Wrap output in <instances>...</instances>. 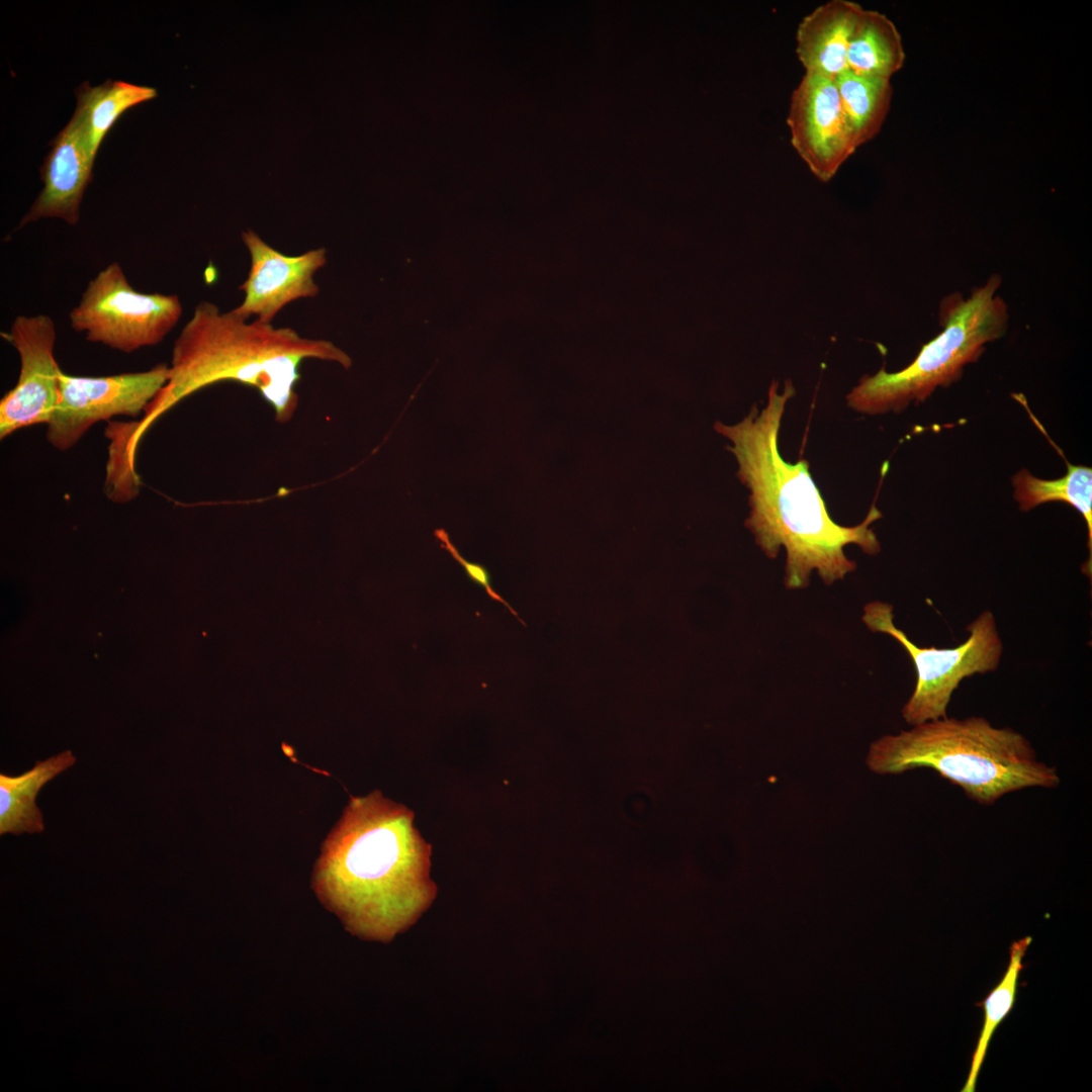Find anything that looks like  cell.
I'll list each match as a JSON object with an SVG mask.
<instances>
[{
	"instance_id": "7",
	"label": "cell",
	"mask_w": 1092,
	"mask_h": 1092,
	"mask_svg": "<svg viewBox=\"0 0 1092 1092\" xmlns=\"http://www.w3.org/2000/svg\"><path fill=\"white\" fill-rule=\"evenodd\" d=\"M182 311L178 295L136 291L114 262L89 281L69 321L87 341L131 353L160 344Z\"/></svg>"
},
{
	"instance_id": "20",
	"label": "cell",
	"mask_w": 1092,
	"mask_h": 1092,
	"mask_svg": "<svg viewBox=\"0 0 1092 1092\" xmlns=\"http://www.w3.org/2000/svg\"><path fill=\"white\" fill-rule=\"evenodd\" d=\"M436 538L441 542V547L447 550L450 555L464 568L469 580L475 584L484 588L486 594L494 601L499 602L510 610V612L518 617L517 612L507 603L491 586V577L487 568L479 563H474L466 560L450 541L448 533L444 529H437L434 532Z\"/></svg>"
},
{
	"instance_id": "15",
	"label": "cell",
	"mask_w": 1092,
	"mask_h": 1092,
	"mask_svg": "<svg viewBox=\"0 0 1092 1092\" xmlns=\"http://www.w3.org/2000/svg\"><path fill=\"white\" fill-rule=\"evenodd\" d=\"M1038 429L1057 449L1067 465L1066 475L1057 479H1041L1022 468L1012 477L1014 498L1023 512L1050 502H1064L1073 506L1083 516L1088 530L1089 558L1083 564L1082 571L1091 578L1092 573V469L1088 466L1070 463L1063 451L1050 439L1037 419L1028 412Z\"/></svg>"
},
{
	"instance_id": "12",
	"label": "cell",
	"mask_w": 1092,
	"mask_h": 1092,
	"mask_svg": "<svg viewBox=\"0 0 1092 1092\" xmlns=\"http://www.w3.org/2000/svg\"><path fill=\"white\" fill-rule=\"evenodd\" d=\"M51 146L40 170L43 188L18 229L48 217L61 218L71 225L79 221L80 203L92 177L95 157L83 123L75 112Z\"/></svg>"
},
{
	"instance_id": "14",
	"label": "cell",
	"mask_w": 1092,
	"mask_h": 1092,
	"mask_svg": "<svg viewBox=\"0 0 1092 1092\" xmlns=\"http://www.w3.org/2000/svg\"><path fill=\"white\" fill-rule=\"evenodd\" d=\"M76 762L71 750L36 761L18 776L0 774V834L40 833L43 815L36 805L40 789Z\"/></svg>"
},
{
	"instance_id": "19",
	"label": "cell",
	"mask_w": 1092,
	"mask_h": 1092,
	"mask_svg": "<svg viewBox=\"0 0 1092 1092\" xmlns=\"http://www.w3.org/2000/svg\"><path fill=\"white\" fill-rule=\"evenodd\" d=\"M1031 940V936H1025L1011 943L1009 965L1001 981L982 1002L977 1003L984 1010V1022L972 1057L967 1081L961 1089L962 1092H974L976 1090L978 1075L985 1061L993 1034L1015 1003L1019 974L1024 968L1022 960Z\"/></svg>"
},
{
	"instance_id": "6",
	"label": "cell",
	"mask_w": 1092,
	"mask_h": 1092,
	"mask_svg": "<svg viewBox=\"0 0 1092 1092\" xmlns=\"http://www.w3.org/2000/svg\"><path fill=\"white\" fill-rule=\"evenodd\" d=\"M862 622L873 632L885 633L908 652L916 670L914 691L902 708L911 726L946 717V709L961 681L976 673L997 669L1002 641L994 615L983 612L968 627L970 636L956 648L920 647L894 624L893 606L874 601L863 608Z\"/></svg>"
},
{
	"instance_id": "11",
	"label": "cell",
	"mask_w": 1092,
	"mask_h": 1092,
	"mask_svg": "<svg viewBox=\"0 0 1092 1092\" xmlns=\"http://www.w3.org/2000/svg\"><path fill=\"white\" fill-rule=\"evenodd\" d=\"M241 237L250 254L251 266L247 278L239 286L244 299L233 308L237 314L272 324L289 303L318 295L321 289L314 276L327 263L325 248L290 256L268 245L252 230L242 232Z\"/></svg>"
},
{
	"instance_id": "4",
	"label": "cell",
	"mask_w": 1092,
	"mask_h": 1092,
	"mask_svg": "<svg viewBox=\"0 0 1092 1092\" xmlns=\"http://www.w3.org/2000/svg\"><path fill=\"white\" fill-rule=\"evenodd\" d=\"M866 763L878 775L930 768L983 806L1013 792L1055 789L1061 783L1057 768L1037 759L1025 736L975 716H946L885 735L871 744Z\"/></svg>"
},
{
	"instance_id": "16",
	"label": "cell",
	"mask_w": 1092,
	"mask_h": 1092,
	"mask_svg": "<svg viewBox=\"0 0 1092 1092\" xmlns=\"http://www.w3.org/2000/svg\"><path fill=\"white\" fill-rule=\"evenodd\" d=\"M904 62L902 37L893 21L881 12L863 9L848 43L847 70L891 79Z\"/></svg>"
},
{
	"instance_id": "13",
	"label": "cell",
	"mask_w": 1092,
	"mask_h": 1092,
	"mask_svg": "<svg viewBox=\"0 0 1092 1092\" xmlns=\"http://www.w3.org/2000/svg\"><path fill=\"white\" fill-rule=\"evenodd\" d=\"M863 8L849 0H830L798 25L796 53L805 73L835 78L847 70L846 54Z\"/></svg>"
},
{
	"instance_id": "17",
	"label": "cell",
	"mask_w": 1092,
	"mask_h": 1092,
	"mask_svg": "<svg viewBox=\"0 0 1092 1092\" xmlns=\"http://www.w3.org/2000/svg\"><path fill=\"white\" fill-rule=\"evenodd\" d=\"M156 96L152 87L122 81L106 80L93 87L83 83L76 91L75 113L83 123L92 155L96 156L103 138L122 112Z\"/></svg>"
},
{
	"instance_id": "18",
	"label": "cell",
	"mask_w": 1092,
	"mask_h": 1092,
	"mask_svg": "<svg viewBox=\"0 0 1092 1092\" xmlns=\"http://www.w3.org/2000/svg\"><path fill=\"white\" fill-rule=\"evenodd\" d=\"M841 107L855 145L873 140L881 130L892 100L890 79L863 76L846 70L834 78Z\"/></svg>"
},
{
	"instance_id": "2",
	"label": "cell",
	"mask_w": 1092,
	"mask_h": 1092,
	"mask_svg": "<svg viewBox=\"0 0 1092 1092\" xmlns=\"http://www.w3.org/2000/svg\"><path fill=\"white\" fill-rule=\"evenodd\" d=\"M430 856L413 811L379 791L352 797L324 842L312 889L352 935L389 942L436 897Z\"/></svg>"
},
{
	"instance_id": "8",
	"label": "cell",
	"mask_w": 1092,
	"mask_h": 1092,
	"mask_svg": "<svg viewBox=\"0 0 1092 1092\" xmlns=\"http://www.w3.org/2000/svg\"><path fill=\"white\" fill-rule=\"evenodd\" d=\"M169 366L108 376H74L62 372L59 400L47 426V439L66 451L91 426L114 416L138 417L168 380Z\"/></svg>"
},
{
	"instance_id": "3",
	"label": "cell",
	"mask_w": 1092,
	"mask_h": 1092,
	"mask_svg": "<svg viewBox=\"0 0 1092 1092\" xmlns=\"http://www.w3.org/2000/svg\"><path fill=\"white\" fill-rule=\"evenodd\" d=\"M306 359L335 362L345 369L352 366L349 355L331 341L249 321L207 300L198 302L174 341L166 384L141 421L124 424L127 438L121 463L134 470L136 448L147 430L180 400L219 381L254 387L278 422L289 421L298 403L299 367Z\"/></svg>"
},
{
	"instance_id": "10",
	"label": "cell",
	"mask_w": 1092,
	"mask_h": 1092,
	"mask_svg": "<svg viewBox=\"0 0 1092 1092\" xmlns=\"http://www.w3.org/2000/svg\"><path fill=\"white\" fill-rule=\"evenodd\" d=\"M787 123L793 148L824 183L857 149L834 78L805 73L793 91Z\"/></svg>"
},
{
	"instance_id": "5",
	"label": "cell",
	"mask_w": 1092,
	"mask_h": 1092,
	"mask_svg": "<svg viewBox=\"0 0 1092 1092\" xmlns=\"http://www.w3.org/2000/svg\"><path fill=\"white\" fill-rule=\"evenodd\" d=\"M1001 282L995 273L968 298L960 292L944 296L938 309L942 331L904 369L889 373L883 367L862 376L846 396L848 406L872 416L900 413L960 380L965 366L977 362L986 345L1008 330V306L996 294Z\"/></svg>"
},
{
	"instance_id": "9",
	"label": "cell",
	"mask_w": 1092,
	"mask_h": 1092,
	"mask_svg": "<svg viewBox=\"0 0 1092 1092\" xmlns=\"http://www.w3.org/2000/svg\"><path fill=\"white\" fill-rule=\"evenodd\" d=\"M15 348L20 370L15 386L0 401V438L35 424H48L59 400L62 370L55 358L56 326L47 314L18 315L2 334Z\"/></svg>"
},
{
	"instance_id": "1",
	"label": "cell",
	"mask_w": 1092,
	"mask_h": 1092,
	"mask_svg": "<svg viewBox=\"0 0 1092 1092\" xmlns=\"http://www.w3.org/2000/svg\"><path fill=\"white\" fill-rule=\"evenodd\" d=\"M796 394L791 380L779 392L774 380L767 403L734 426L717 424L716 429L733 444L730 450L738 462V477L749 489L750 514L745 526L756 544L770 559L784 548L787 554L784 582L789 589L808 586L813 571L825 584L841 580L856 568L844 553L854 544L876 555L881 544L870 528L882 518L875 503L864 520L852 527L835 523L809 470V462L785 460L779 450V432L787 402Z\"/></svg>"
}]
</instances>
